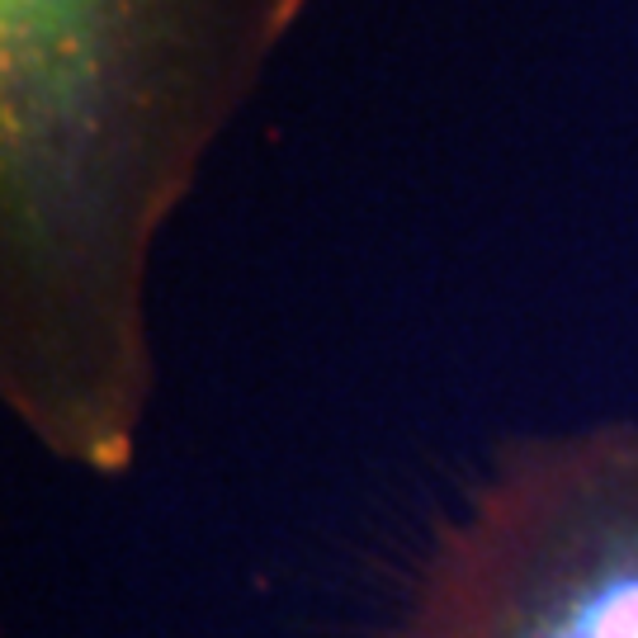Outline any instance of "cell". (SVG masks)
I'll list each match as a JSON object with an SVG mask.
<instances>
[{
  "mask_svg": "<svg viewBox=\"0 0 638 638\" xmlns=\"http://www.w3.org/2000/svg\"><path fill=\"white\" fill-rule=\"evenodd\" d=\"M402 638H638V431L529 440L445 515Z\"/></svg>",
  "mask_w": 638,
  "mask_h": 638,
  "instance_id": "6da1fadb",
  "label": "cell"
}]
</instances>
